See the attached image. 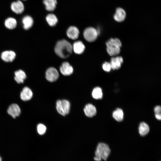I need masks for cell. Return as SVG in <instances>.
<instances>
[{
  "mask_svg": "<svg viewBox=\"0 0 161 161\" xmlns=\"http://www.w3.org/2000/svg\"><path fill=\"white\" fill-rule=\"evenodd\" d=\"M72 46L71 44L64 39L58 41L55 48L56 54L62 58L68 57L72 53Z\"/></svg>",
  "mask_w": 161,
  "mask_h": 161,
  "instance_id": "6da1fadb",
  "label": "cell"
},
{
  "mask_svg": "<svg viewBox=\"0 0 161 161\" xmlns=\"http://www.w3.org/2000/svg\"><path fill=\"white\" fill-rule=\"evenodd\" d=\"M111 150L107 144L100 143L98 144L95 152L94 159L95 161H106L109 155Z\"/></svg>",
  "mask_w": 161,
  "mask_h": 161,
  "instance_id": "7a4b0ae2",
  "label": "cell"
},
{
  "mask_svg": "<svg viewBox=\"0 0 161 161\" xmlns=\"http://www.w3.org/2000/svg\"><path fill=\"white\" fill-rule=\"evenodd\" d=\"M70 107L69 101L66 100H58L56 103V108L58 112L64 116L69 114Z\"/></svg>",
  "mask_w": 161,
  "mask_h": 161,
  "instance_id": "3957f363",
  "label": "cell"
},
{
  "mask_svg": "<svg viewBox=\"0 0 161 161\" xmlns=\"http://www.w3.org/2000/svg\"><path fill=\"white\" fill-rule=\"evenodd\" d=\"M97 31L94 28L88 27L86 28L83 32V36L87 41L92 42L97 38L98 35Z\"/></svg>",
  "mask_w": 161,
  "mask_h": 161,
  "instance_id": "277c9868",
  "label": "cell"
},
{
  "mask_svg": "<svg viewBox=\"0 0 161 161\" xmlns=\"http://www.w3.org/2000/svg\"><path fill=\"white\" fill-rule=\"evenodd\" d=\"M11 10L15 13L19 14L22 13L24 10V6L20 0H18L12 2L10 5Z\"/></svg>",
  "mask_w": 161,
  "mask_h": 161,
  "instance_id": "5b68a950",
  "label": "cell"
},
{
  "mask_svg": "<svg viewBox=\"0 0 161 161\" xmlns=\"http://www.w3.org/2000/svg\"><path fill=\"white\" fill-rule=\"evenodd\" d=\"M59 77L57 70L53 67H50L46 71V78L49 81L52 82L56 81Z\"/></svg>",
  "mask_w": 161,
  "mask_h": 161,
  "instance_id": "8992f818",
  "label": "cell"
},
{
  "mask_svg": "<svg viewBox=\"0 0 161 161\" xmlns=\"http://www.w3.org/2000/svg\"><path fill=\"white\" fill-rule=\"evenodd\" d=\"M16 56V53L14 51L6 50L1 53V57L4 61L6 62H10L14 61Z\"/></svg>",
  "mask_w": 161,
  "mask_h": 161,
  "instance_id": "52a82bcc",
  "label": "cell"
},
{
  "mask_svg": "<svg viewBox=\"0 0 161 161\" xmlns=\"http://www.w3.org/2000/svg\"><path fill=\"white\" fill-rule=\"evenodd\" d=\"M7 112L9 114L15 118L20 115L21 110L18 105L13 103L9 106L7 110Z\"/></svg>",
  "mask_w": 161,
  "mask_h": 161,
  "instance_id": "ba28073f",
  "label": "cell"
},
{
  "mask_svg": "<svg viewBox=\"0 0 161 161\" xmlns=\"http://www.w3.org/2000/svg\"><path fill=\"white\" fill-rule=\"evenodd\" d=\"M60 70L61 73L65 76L70 75L73 72L72 66L67 62L62 63L60 67Z\"/></svg>",
  "mask_w": 161,
  "mask_h": 161,
  "instance_id": "9c48e42d",
  "label": "cell"
},
{
  "mask_svg": "<svg viewBox=\"0 0 161 161\" xmlns=\"http://www.w3.org/2000/svg\"><path fill=\"white\" fill-rule=\"evenodd\" d=\"M33 93L31 90L28 87H24L20 94L21 99L24 101L30 100L32 97Z\"/></svg>",
  "mask_w": 161,
  "mask_h": 161,
  "instance_id": "30bf717a",
  "label": "cell"
},
{
  "mask_svg": "<svg viewBox=\"0 0 161 161\" xmlns=\"http://www.w3.org/2000/svg\"><path fill=\"white\" fill-rule=\"evenodd\" d=\"M126 13L125 10L120 7L117 8L114 16V19L117 21L121 22L123 21L126 17Z\"/></svg>",
  "mask_w": 161,
  "mask_h": 161,
  "instance_id": "8fae6325",
  "label": "cell"
},
{
  "mask_svg": "<svg viewBox=\"0 0 161 161\" xmlns=\"http://www.w3.org/2000/svg\"><path fill=\"white\" fill-rule=\"evenodd\" d=\"M14 80L18 83H23L27 77L26 73L21 69L16 71L14 72Z\"/></svg>",
  "mask_w": 161,
  "mask_h": 161,
  "instance_id": "7c38bea8",
  "label": "cell"
},
{
  "mask_svg": "<svg viewBox=\"0 0 161 161\" xmlns=\"http://www.w3.org/2000/svg\"><path fill=\"white\" fill-rule=\"evenodd\" d=\"M79 33V31L78 28L74 26H71L69 27L66 32L68 37L73 40L78 38Z\"/></svg>",
  "mask_w": 161,
  "mask_h": 161,
  "instance_id": "4fadbf2b",
  "label": "cell"
},
{
  "mask_svg": "<svg viewBox=\"0 0 161 161\" xmlns=\"http://www.w3.org/2000/svg\"><path fill=\"white\" fill-rule=\"evenodd\" d=\"M84 111L85 115L89 117H92L95 116L97 112L95 107L90 103L88 104L85 106Z\"/></svg>",
  "mask_w": 161,
  "mask_h": 161,
  "instance_id": "5bb4252c",
  "label": "cell"
},
{
  "mask_svg": "<svg viewBox=\"0 0 161 161\" xmlns=\"http://www.w3.org/2000/svg\"><path fill=\"white\" fill-rule=\"evenodd\" d=\"M123 62V58L121 56L112 58L110 63L111 68L113 69H118L120 67Z\"/></svg>",
  "mask_w": 161,
  "mask_h": 161,
  "instance_id": "9a60e30c",
  "label": "cell"
},
{
  "mask_svg": "<svg viewBox=\"0 0 161 161\" xmlns=\"http://www.w3.org/2000/svg\"><path fill=\"white\" fill-rule=\"evenodd\" d=\"M33 22L32 18L29 15L25 16L22 20L23 27L25 30H28L31 28L33 24Z\"/></svg>",
  "mask_w": 161,
  "mask_h": 161,
  "instance_id": "2e32d148",
  "label": "cell"
},
{
  "mask_svg": "<svg viewBox=\"0 0 161 161\" xmlns=\"http://www.w3.org/2000/svg\"><path fill=\"white\" fill-rule=\"evenodd\" d=\"M16 19L12 17H9L5 20L4 24L6 28L10 30H13L16 27L17 25Z\"/></svg>",
  "mask_w": 161,
  "mask_h": 161,
  "instance_id": "e0dca14e",
  "label": "cell"
},
{
  "mask_svg": "<svg viewBox=\"0 0 161 161\" xmlns=\"http://www.w3.org/2000/svg\"><path fill=\"white\" fill-rule=\"evenodd\" d=\"M85 49V46L81 41H76L73 44L72 49L76 54H79L82 53L84 52Z\"/></svg>",
  "mask_w": 161,
  "mask_h": 161,
  "instance_id": "ac0fdd59",
  "label": "cell"
},
{
  "mask_svg": "<svg viewBox=\"0 0 161 161\" xmlns=\"http://www.w3.org/2000/svg\"><path fill=\"white\" fill-rule=\"evenodd\" d=\"M43 3L47 10L52 11L56 8L57 2L56 0H44Z\"/></svg>",
  "mask_w": 161,
  "mask_h": 161,
  "instance_id": "d6986e66",
  "label": "cell"
},
{
  "mask_svg": "<svg viewBox=\"0 0 161 161\" xmlns=\"http://www.w3.org/2000/svg\"><path fill=\"white\" fill-rule=\"evenodd\" d=\"M149 131L148 126L144 122H141L139 127V131L140 134L142 136H144L147 134Z\"/></svg>",
  "mask_w": 161,
  "mask_h": 161,
  "instance_id": "ffe728a7",
  "label": "cell"
},
{
  "mask_svg": "<svg viewBox=\"0 0 161 161\" xmlns=\"http://www.w3.org/2000/svg\"><path fill=\"white\" fill-rule=\"evenodd\" d=\"M123 110L120 108H117L112 113L113 117L117 121H122L123 118Z\"/></svg>",
  "mask_w": 161,
  "mask_h": 161,
  "instance_id": "44dd1931",
  "label": "cell"
},
{
  "mask_svg": "<svg viewBox=\"0 0 161 161\" xmlns=\"http://www.w3.org/2000/svg\"><path fill=\"white\" fill-rule=\"evenodd\" d=\"M46 20L48 24L51 26L55 25L58 21L56 16L52 13L48 14L47 16Z\"/></svg>",
  "mask_w": 161,
  "mask_h": 161,
  "instance_id": "7402d4cb",
  "label": "cell"
},
{
  "mask_svg": "<svg viewBox=\"0 0 161 161\" xmlns=\"http://www.w3.org/2000/svg\"><path fill=\"white\" fill-rule=\"evenodd\" d=\"M107 47H118L120 48L122 44L120 41L117 38H111L106 42Z\"/></svg>",
  "mask_w": 161,
  "mask_h": 161,
  "instance_id": "603a6c76",
  "label": "cell"
},
{
  "mask_svg": "<svg viewBox=\"0 0 161 161\" xmlns=\"http://www.w3.org/2000/svg\"><path fill=\"white\" fill-rule=\"evenodd\" d=\"M92 95L93 98L95 99H101L103 97L101 89L98 87L95 88L92 91Z\"/></svg>",
  "mask_w": 161,
  "mask_h": 161,
  "instance_id": "cb8c5ba5",
  "label": "cell"
},
{
  "mask_svg": "<svg viewBox=\"0 0 161 161\" xmlns=\"http://www.w3.org/2000/svg\"><path fill=\"white\" fill-rule=\"evenodd\" d=\"M120 47H107V51L111 56L118 54L120 52Z\"/></svg>",
  "mask_w": 161,
  "mask_h": 161,
  "instance_id": "d4e9b609",
  "label": "cell"
},
{
  "mask_svg": "<svg viewBox=\"0 0 161 161\" xmlns=\"http://www.w3.org/2000/svg\"><path fill=\"white\" fill-rule=\"evenodd\" d=\"M46 127L44 124H38L37 126V131L38 133L40 135H43L45 132Z\"/></svg>",
  "mask_w": 161,
  "mask_h": 161,
  "instance_id": "484cf974",
  "label": "cell"
},
{
  "mask_svg": "<svg viewBox=\"0 0 161 161\" xmlns=\"http://www.w3.org/2000/svg\"><path fill=\"white\" fill-rule=\"evenodd\" d=\"M103 69L105 71L109 72L111 69V66L109 63L105 62L102 66Z\"/></svg>",
  "mask_w": 161,
  "mask_h": 161,
  "instance_id": "4316f807",
  "label": "cell"
},
{
  "mask_svg": "<svg viewBox=\"0 0 161 161\" xmlns=\"http://www.w3.org/2000/svg\"><path fill=\"white\" fill-rule=\"evenodd\" d=\"M161 109L160 106H157L154 108V112L155 114H161Z\"/></svg>",
  "mask_w": 161,
  "mask_h": 161,
  "instance_id": "83f0119b",
  "label": "cell"
},
{
  "mask_svg": "<svg viewBox=\"0 0 161 161\" xmlns=\"http://www.w3.org/2000/svg\"><path fill=\"white\" fill-rule=\"evenodd\" d=\"M156 118L158 120H160L161 119V114H155Z\"/></svg>",
  "mask_w": 161,
  "mask_h": 161,
  "instance_id": "f1b7e54d",
  "label": "cell"
},
{
  "mask_svg": "<svg viewBox=\"0 0 161 161\" xmlns=\"http://www.w3.org/2000/svg\"><path fill=\"white\" fill-rule=\"evenodd\" d=\"M2 161V158L1 157V156H0V161Z\"/></svg>",
  "mask_w": 161,
  "mask_h": 161,
  "instance_id": "f546056e",
  "label": "cell"
},
{
  "mask_svg": "<svg viewBox=\"0 0 161 161\" xmlns=\"http://www.w3.org/2000/svg\"></svg>",
  "mask_w": 161,
  "mask_h": 161,
  "instance_id": "4dcf8cb0",
  "label": "cell"
}]
</instances>
